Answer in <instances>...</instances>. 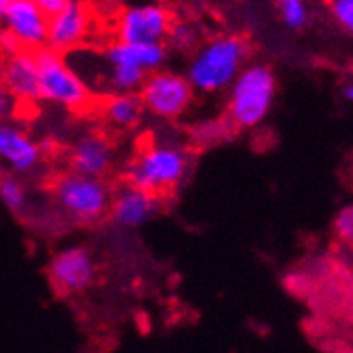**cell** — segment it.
<instances>
[{"instance_id": "cell-1", "label": "cell", "mask_w": 353, "mask_h": 353, "mask_svg": "<svg viewBox=\"0 0 353 353\" xmlns=\"http://www.w3.org/2000/svg\"><path fill=\"white\" fill-rule=\"evenodd\" d=\"M248 43L237 34H220L199 48L188 65V82L194 91L218 93L231 86L241 74Z\"/></svg>"}, {"instance_id": "cell-2", "label": "cell", "mask_w": 353, "mask_h": 353, "mask_svg": "<svg viewBox=\"0 0 353 353\" xmlns=\"http://www.w3.org/2000/svg\"><path fill=\"white\" fill-rule=\"evenodd\" d=\"M190 168L185 149L172 143H151L140 149L125 168L130 185L160 196L179 185Z\"/></svg>"}, {"instance_id": "cell-3", "label": "cell", "mask_w": 353, "mask_h": 353, "mask_svg": "<svg viewBox=\"0 0 353 353\" xmlns=\"http://www.w3.org/2000/svg\"><path fill=\"white\" fill-rule=\"evenodd\" d=\"M52 196L63 214L76 224H95L110 214L112 192L103 179L65 172L52 185Z\"/></svg>"}, {"instance_id": "cell-4", "label": "cell", "mask_w": 353, "mask_h": 353, "mask_svg": "<svg viewBox=\"0 0 353 353\" xmlns=\"http://www.w3.org/2000/svg\"><path fill=\"white\" fill-rule=\"evenodd\" d=\"M166 46H130L114 41L103 50V61L108 65V86L112 93H136L149 74L160 72L166 63Z\"/></svg>"}, {"instance_id": "cell-5", "label": "cell", "mask_w": 353, "mask_h": 353, "mask_svg": "<svg viewBox=\"0 0 353 353\" xmlns=\"http://www.w3.org/2000/svg\"><path fill=\"white\" fill-rule=\"evenodd\" d=\"M274 95L276 78L272 69L265 65L245 67L231 84L228 117L237 128H254L270 112Z\"/></svg>"}, {"instance_id": "cell-6", "label": "cell", "mask_w": 353, "mask_h": 353, "mask_svg": "<svg viewBox=\"0 0 353 353\" xmlns=\"http://www.w3.org/2000/svg\"><path fill=\"white\" fill-rule=\"evenodd\" d=\"M37 63V80H39V99L59 103L65 108H84L91 97L86 82L76 69L67 63V59L59 52L43 48L34 52Z\"/></svg>"}, {"instance_id": "cell-7", "label": "cell", "mask_w": 353, "mask_h": 353, "mask_svg": "<svg viewBox=\"0 0 353 353\" xmlns=\"http://www.w3.org/2000/svg\"><path fill=\"white\" fill-rule=\"evenodd\" d=\"M138 95L145 105V112L160 119H176L190 108L194 88L185 76L160 69V72L147 76Z\"/></svg>"}, {"instance_id": "cell-8", "label": "cell", "mask_w": 353, "mask_h": 353, "mask_svg": "<svg viewBox=\"0 0 353 353\" xmlns=\"http://www.w3.org/2000/svg\"><path fill=\"white\" fill-rule=\"evenodd\" d=\"M172 24V13L162 5L128 7L117 20V41L130 46H166Z\"/></svg>"}, {"instance_id": "cell-9", "label": "cell", "mask_w": 353, "mask_h": 353, "mask_svg": "<svg viewBox=\"0 0 353 353\" xmlns=\"http://www.w3.org/2000/svg\"><path fill=\"white\" fill-rule=\"evenodd\" d=\"M52 287L63 295H80L95 285L97 263L86 245H67L57 250L48 261Z\"/></svg>"}, {"instance_id": "cell-10", "label": "cell", "mask_w": 353, "mask_h": 353, "mask_svg": "<svg viewBox=\"0 0 353 353\" xmlns=\"http://www.w3.org/2000/svg\"><path fill=\"white\" fill-rule=\"evenodd\" d=\"M3 26L26 52H39L48 43V17L34 0H7Z\"/></svg>"}, {"instance_id": "cell-11", "label": "cell", "mask_w": 353, "mask_h": 353, "mask_svg": "<svg viewBox=\"0 0 353 353\" xmlns=\"http://www.w3.org/2000/svg\"><path fill=\"white\" fill-rule=\"evenodd\" d=\"M41 145L24 128L11 121L0 123V162L15 174H30L41 166Z\"/></svg>"}, {"instance_id": "cell-12", "label": "cell", "mask_w": 353, "mask_h": 353, "mask_svg": "<svg viewBox=\"0 0 353 353\" xmlns=\"http://www.w3.org/2000/svg\"><path fill=\"white\" fill-rule=\"evenodd\" d=\"M91 30V13L82 3H67V7L48 17V43L46 48L59 52H72L84 43Z\"/></svg>"}, {"instance_id": "cell-13", "label": "cell", "mask_w": 353, "mask_h": 353, "mask_svg": "<svg viewBox=\"0 0 353 353\" xmlns=\"http://www.w3.org/2000/svg\"><path fill=\"white\" fill-rule=\"evenodd\" d=\"M0 86L13 97L22 101L39 99V80L34 52L20 50L0 63Z\"/></svg>"}, {"instance_id": "cell-14", "label": "cell", "mask_w": 353, "mask_h": 353, "mask_svg": "<svg viewBox=\"0 0 353 353\" xmlns=\"http://www.w3.org/2000/svg\"><path fill=\"white\" fill-rule=\"evenodd\" d=\"M112 162H114L112 145L101 134H86L78 138L72 151H69L72 172L93 176V179H101L112 168Z\"/></svg>"}, {"instance_id": "cell-15", "label": "cell", "mask_w": 353, "mask_h": 353, "mask_svg": "<svg viewBox=\"0 0 353 353\" xmlns=\"http://www.w3.org/2000/svg\"><path fill=\"white\" fill-rule=\"evenodd\" d=\"M157 209H160L157 196L128 183L125 188H121L114 194L112 205H110V216L121 226L138 228V226L147 224L149 220H153Z\"/></svg>"}, {"instance_id": "cell-16", "label": "cell", "mask_w": 353, "mask_h": 353, "mask_svg": "<svg viewBox=\"0 0 353 353\" xmlns=\"http://www.w3.org/2000/svg\"><path fill=\"white\" fill-rule=\"evenodd\" d=\"M145 105L138 93H112L103 103V117L119 130H132L140 125Z\"/></svg>"}, {"instance_id": "cell-17", "label": "cell", "mask_w": 353, "mask_h": 353, "mask_svg": "<svg viewBox=\"0 0 353 353\" xmlns=\"http://www.w3.org/2000/svg\"><path fill=\"white\" fill-rule=\"evenodd\" d=\"M0 203H3L11 214H24L28 205V190L17 174L0 176Z\"/></svg>"}, {"instance_id": "cell-18", "label": "cell", "mask_w": 353, "mask_h": 353, "mask_svg": "<svg viewBox=\"0 0 353 353\" xmlns=\"http://www.w3.org/2000/svg\"><path fill=\"white\" fill-rule=\"evenodd\" d=\"M280 17L289 28H302L308 20V11L304 3H297V0H282L278 5Z\"/></svg>"}, {"instance_id": "cell-19", "label": "cell", "mask_w": 353, "mask_h": 353, "mask_svg": "<svg viewBox=\"0 0 353 353\" xmlns=\"http://www.w3.org/2000/svg\"><path fill=\"white\" fill-rule=\"evenodd\" d=\"M166 41L176 50H190L194 43H196V28L188 22H174Z\"/></svg>"}, {"instance_id": "cell-20", "label": "cell", "mask_w": 353, "mask_h": 353, "mask_svg": "<svg viewBox=\"0 0 353 353\" xmlns=\"http://www.w3.org/2000/svg\"><path fill=\"white\" fill-rule=\"evenodd\" d=\"M334 233L343 243L353 248V205H347L339 211L336 220H334Z\"/></svg>"}, {"instance_id": "cell-21", "label": "cell", "mask_w": 353, "mask_h": 353, "mask_svg": "<svg viewBox=\"0 0 353 353\" xmlns=\"http://www.w3.org/2000/svg\"><path fill=\"white\" fill-rule=\"evenodd\" d=\"M334 17L349 30L353 32V0H336V3L330 5Z\"/></svg>"}, {"instance_id": "cell-22", "label": "cell", "mask_w": 353, "mask_h": 353, "mask_svg": "<svg viewBox=\"0 0 353 353\" xmlns=\"http://www.w3.org/2000/svg\"><path fill=\"white\" fill-rule=\"evenodd\" d=\"M37 5H39V9L43 11L46 17H52V15L61 13L67 7V0H37Z\"/></svg>"}, {"instance_id": "cell-23", "label": "cell", "mask_w": 353, "mask_h": 353, "mask_svg": "<svg viewBox=\"0 0 353 353\" xmlns=\"http://www.w3.org/2000/svg\"><path fill=\"white\" fill-rule=\"evenodd\" d=\"M13 105H15V99L5 91L3 86H0V123L7 121L13 112Z\"/></svg>"}, {"instance_id": "cell-24", "label": "cell", "mask_w": 353, "mask_h": 353, "mask_svg": "<svg viewBox=\"0 0 353 353\" xmlns=\"http://www.w3.org/2000/svg\"><path fill=\"white\" fill-rule=\"evenodd\" d=\"M345 97H347L349 101H353V84L345 88Z\"/></svg>"}, {"instance_id": "cell-25", "label": "cell", "mask_w": 353, "mask_h": 353, "mask_svg": "<svg viewBox=\"0 0 353 353\" xmlns=\"http://www.w3.org/2000/svg\"><path fill=\"white\" fill-rule=\"evenodd\" d=\"M5 7H7V0H0V24H3V15H5Z\"/></svg>"}]
</instances>
